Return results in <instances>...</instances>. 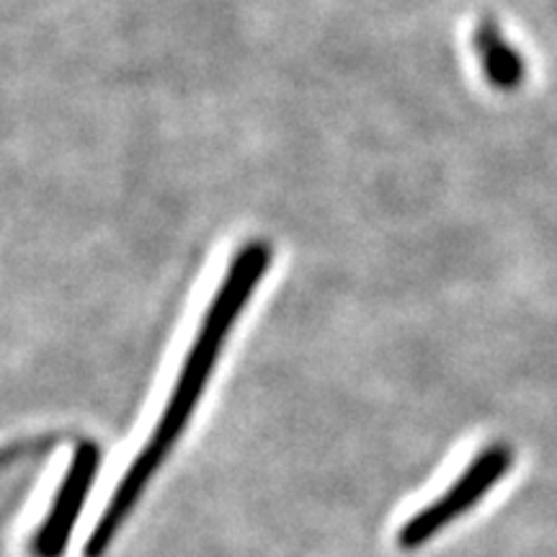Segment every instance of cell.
Returning a JSON list of instances; mask_svg holds the SVG:
<instances>
[{
    "instance_id": "cell-4",
    "label": "cell",
    "mask_w": 557,
    "mask_h": 557,
    "mask_svg": "<svg viewBox=\"0 0 557 557\" xmlns=\"http://www.w3.org/2000/svg\"><path fill=\"white\" fill-rule=\"evenodd\" d=\"M472 47H475L480 65L487 83L496 90H517L524 81V60L519 50H513L498 29L496 21H480L475 34H472Z\"/></svg>"
},
{
    "instance_id": "cell-1",
    "label": "cell",
    "mask_w": 557,
    "mask_h": 557,
    "mask_svg": "<svg viewBox=\"0 0 557 557\" xmlns=\"http://www.w3.org/2000/svg\"><path fill=\"white\" fill-rule=\"evenodd\" d=\"M271 259H274V250H271L267 240L243 243L238 253L233 256L205 318H201L197 338H194L189 354H186L184 364H181L171 398L165 403L163 413H160L145 447L137 451V457L132 459L127 472H124L114 493H111L109 506L103 508L101 519L96 521L94 532H90L86 545H83V557H103L109 553L111 542L116 540L124 521L129 519L132 508L139 504V496L150 485L152 475H156L160 465L169 459L171 449L178 444L181 434L189 426L194 410L199 406L201 393H205L214 367H218L222 346H225L233 325L238 323L248 299L253 297L256 287L261 284L263 274L269 271Z\"/></svg>"
},
{
    "instance_id": "cell-2",
    "label": "cell",
    "mask_w": 557,
    "mask_h": 557,
    "mask_svg": "<svg viewBox=\"0 0 557 557\" xmlns=\"http://www.w3.org/2000/svg\"><path fill=\"white\" fill-rule=\"evenodd\" d=\"M513 465V449L504 442L487 444L485 449L478 451V457H472V462L462 470L455 483L442 493L436 500H431L429 506H423L421 511L413 513L398 532V545L400 549H413L423 547L426 542L436 537L442 529H447L451 521H457L462 513H468L472 506H478L485 498V493L493 485L500 483L508 470Z\"/></svg>"
},
{
    "instance_id": "cell-3",
    "label": "cell",
    "mask_w": 557,
    "mask_h": 557,
    "mask_svg": "<svg viewBox=\"0 0 557 557\" xmlns=\"http://www.w3.org/2000/svg\"><path fill=\"white\" fill-rule=\"evenodd\" d=\"M101 468V449L96 442H78L75 444L70 468L62 478V483L54 493V500L47 511V519L41 521L34 532L29 553L32 557H62L67 553L73 529L78 524V517L86 506V500L94 491L96 478Z\"/></svg>"
}]
</instances>
